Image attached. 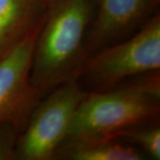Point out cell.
<instances>
[{
  "instance_id": "1",
  "label": "cell",
  "mask_w": 160,
  "mask_h": 160,
  "mask_svg": "<svg viewBox=\"0 0 160 160\" xmlns=\"http://www.w3.org/2000/svg\"><path fill=\"white\" fill-rule=\"evenodd\" d=\"M96 0H46L35 42L31 81L42 97L77 81L87 59L86 40Z\"/></svg>"
},
{
  "instance_id": "2",
  "label": "cell",
  "mask_w": 160,
  "mask_h": 160,
  "mask_svg": "<svg viewBox=\"0 0 160 160\" xmlns=\"http://www.w3.org/2000/svg\"><path fill=\"white\" fill-rule=\"evenodd\" d=\"M159 71L126 80L81 101L66 141L115 138L132 126L159 119Z\"/></svg>"
},
{
  "instance_id": "3",
  "label": "cell",
  "mask_w": 160,
  "mask_h": 160,
  "mask_svg": "<svg viewBox=\"0 0 160 160\" xmlns=\"http://www.w3.org/2000/svg\"><path fill=\"white\" fill-rule=\"evenodd\" d=\"M160 69V12L136 33L87 58L78 82L86 92H100Z\"/></svg>"
},
{
  "instance_id": "4",
  "label": "cell",
  "mask_w": 160,
  "mask_h": 160,
  "mask_svg": "<svg viewBox=\"0 0 160 160\" xmlns=\"http://www.w3.org/2000/svg\"><path fill=\"white\" fill-rule=\"evenodd\" d=\"M86 92L78 81H70L42 98L19 135L15 160L54 159Z\"/></svg>"
},
{
  "instance_id": "5",
  "label": "cell",
  "mask_w": 160,
  "mask_h": 160,
  "mask_svg": "<svg viewBox=\"0 0 160 160\" xmlns=\"http://www.w3.org/2000/svg\"><path fill=\"white\" fill-rule=\"evenodd\" d=\"M39 29L0 59V123H12L21 132L43 98L31 81L35 42Z\"/></svg>"
},
{
  "instance_id": "6",
  "label": "cell",
  "mask_w": 160,
  "mask_h": 160,
  "mask_svg": "<svg viewBox=\"0 0 160 160\" xmlns=\"http://www.w3.org/2000/svg\"><path fill=\"white\" fill-rule=\"evenodd\" d=\"M159 6L160 0H96L86 40L87 58L136 33L159 12Z\"/></svg>"
},
{
  "instance_id": "7",
  "label": "cell",
  "mask_w": 160,
  "mask_h": 160,
  "mask_svg": "<svg viewBox=\"0 0 160 160\" xmlns=\"http://www.w3.org/2000/svg\"><path fill=\"white\" fill-rule=\"evenodd\" d=\"M46 0H0V59L43 23Z\"/></svg>"
},
{
  "instance_id": "8",
  "label": "cell",
  "mask_w": 160,
  "mask_h": 160,
  "mask_svg": "<svg viewBox=\"0 0 160 160\" xmlns=\"http://www.w3.org/2000/svg\"><path fill=\"white\" fill-rule=\"evenodd\" d=\"M54 159L142 160L144 154L119 139L98 138L66 141L56 151Z\"/></svg>"
},
{
  "instance_id": "9",
  "label": "cell",
  "mask_w": 160,
  "mask_h": 160,
  "mask_svg": "<svg viewBox=\"0 0 160 160\" xmlns=\"http://www.w3.org/2000/svg\"><path fill=\"white\" fill-rule=\"evenodd\" d=\"M136 147L144 155L155 160L160 159L159 119L144 122L123 132L118 137Z\"/></svg>"
},
{
  "instance_id": "10",
  "label": "cell",
  "mask_w": 160,
  "mask_h": 160,
  "mask_svg": "<svg viewBox=\"0 0 160 160\" xmlns=\"http://www.w3.org/2000/svg\"><path fill=\"white\" fill-rule=\"evenodd\" d=\"M21 130L12 123H0V160H15V151Z\"/></svg>"
}]
</instances>
